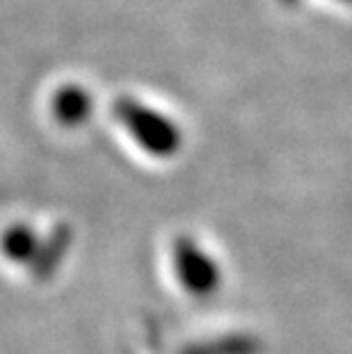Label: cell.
<instances>
[{
  "mask_svg": "<svg viewBox=\"0 0 352 354\" xmlns=\"http://www.w3.org/2000/svg\"><path fill=\"white\" fill-rule=\"evenodd\" d=\"M286 3H293V0H286Z\"/></svg>",
  "mask_w": 352,
  "mask_h": 354,
  "instance_id": "6da1fadb",
  "label": "cell"
},
{
  "mask_svg": "<svg viewBox=\"0 0 352 354\" xmlns=\"http://www.w3.org/2000/svg\"><path fill=\"white\" fill-rule=\"evenodd\" d=\"M346 3H352V0H346Z\"/></svg>",
  "mask_w": 352,
  "mask_h": 354,
  "instance_id": "7a4b0ae2",
  "label": "cell"
}]
</instances>
